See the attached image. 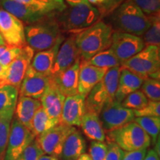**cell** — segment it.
<instances>
[{
  "label": "cell",
  "mask_w": 160,
  "mask_h": 160,
  "mask_svg": "<svg viewBox=\"0 0 160 160\" xmlns=\"http://www.w3.org/2000/svg\"><path fill=\"white\" fill-rule=\"evenodd\" d=\"M108 142L115 143L124 151L147 149L151 145V138L134 121L114 131L107 132Z\"/></svg>",
  "instance_id": "7"
},
{
  "label": "cell",
  "mask_w": 160,
  "mask_h": 160,
  "mask_svg": "<svg viewBox=\"0 0 160 160\" xmlns=\"http://www.w3.org/2000/svg\"><path fill=\"white\" fill-rule=\"evenodd\" d=\"M140 10L147 16L159 13L160 0H132Z\"/></svg>",
  "instance_id": "36"
},
{
  "label": "cell",
  "mask_w": 160,
  "mask_h": 160,
  "mask_svg": "<svg viewBox=\"0 0 160 160\" xmlns=\"http://www.w3.org/2000/svg\"><path fill=\"white\" fill-rule=\"evenodd\" d=\"M88 2L93 6H99V7H104V6H111L113 4L112 0H88Z\"/></svg>",
  "instance_id": "42"
},
{
  "label": "cell",
  "mask_w": 160,
  "mask_h": 160,
  "mask_svg": "<svg viewBox=\"0 0 160 160\" xmlns=\"http://www.w3.org/2000/svg\"><path fill=\"white\" fill-rule=\"evenodd\" d=\"M108 151L107 144L102 142L93 141L90 145L89 155L92 160H104Z\"/></svg>",
  "instance_id": "39"
},
{
  "label": "cell",
  "mask_w": 160,
  "mask_h": 160,
  "mask_svg": "<svg viewBox=\"0 0 160 160\" xmlns=\"http://www.w3.org/2000/svg\"><path fill=\"white\" fill-rule=\"evenodd\" d=\"M99 118L104 131L107 133L133 122L135 116L133 110L125 108L119 102L113 100L104 105Z\"/></svg>",
  "instance_id": "8"
},
{
  "label": "cell",
  "mask_w": 160,
  "mask_h": 160,
  "mask_svg": "<svg viewBox=\"0 0 160 160\" xmlns=\"http://www.w3.org/2000/svg\"><path fill=\"white\" fill-rule=\"evenodd\" d=\"M6 69H7V67H4V66H2L0 64V87L2 86L3 80L5 79Z\"/></svg>",
  "instance_id": "44"
},
{
  "label": "cell",
  "mask_w": 160,
  "mask_h": 160,
  "mask_svg": "<svg viewBox=\"0 0 160 160\" xmlns=\"http://www.w3.org/2000/svg\"><path fill=\"white\" fill-rule=\"evenodd\" d=\"M141 91L150 101L159 102L160 81L159 79L147 78L143 80L141 85Z\"/></svg>",
  "instance_id": "33"
},
{
  "label": "cell",
  "mask_w": 160,
  "mask_h": 160,
  "mask_svg": "<svg viewBox=\"0 0 160 160\" xmlns=\"http://www.w3.org/2000/svg\"><path fill=\"white\" fill-rule=\"evenodd\" d=\"M142 79H159L160 50L158 46H145L142 51L120 65Z\"/></svg>",
  "instance_id": "6"
},
{
  "label": "cell",
  "mask_w": 160,
  "mask_h": 160,
  "mask_svg": "<svg viewBox=\"0 0 160 160\" xmlns=\"http://www.w3.org/2000/svg\"><path fill=\"white\" fill-rule=\"evenodd\" d=\"M65 37H62L61 39L58 40V42L54 45L52 46L49 49L45 51H39L33 56L32 59L31 66L34 71L38 73L49 77L51 68L54 63L56 57H57L58 51L60 46L65 39Z\"/></svg>",
  "instance_id": "21"
},
{
  "label": "cell",
  "mask_w": 160,
  "mask_h": 160,
  "mask_svg": "<svg viewBox=\"0 0 160 160\" xmlns=\"http://www.w3.org/2000/svg\"><path fill=\"white\" fill-rule=\"evenodd\" d=\"M41 106V102L39 99L19 96L14 111L15 119L27 128L31 130L32 120Z\"/></svg>",
  "instance_id": "22"
},
{
  "label": "cell",
  "mask_w": 160,
  "mask_h": 160,
  "mask_svg": "<svg viewBox=\"0 0 160 160\" xmlns=\"http://www.w3.org/2000/svg\"><path fill=\"white\" fill-rule=\"evenodd\" d=\"M145 47L142 37L116 31L113 32L109 48L119 61L120 65Z\"/></svg>",
  "instance_id": "9"
},
{
  "label": "cell",
  "mask_w": 160,
  "mask_h": 160,
  "mask_svg": "<svg viewBox=\"0 0 160 160\" xmlns=\"http://www.w3.org/2000/svg\"><path fill=\"white\" fill-rule=\"evenodd\" d=\"M5 45V42H4V40L2 39V37L1 34H0V45Z\"/></svg>",
  "instance_id": "48"
},
{
  "label": "cell",
  "mask_w": 160,
  "mask_h": 160,
  "mask_svg": "<svg viewBox=\"0 0 160 160\" xmlns=\"http://www.w3.org/2000/svg\"><path fill=\"white\" fill-rule=\"evenodd\" d=\"M143 80L128 69L121 68L117 89L115 93L114 99L116 101L121 103L128 95L138 91L141 88Z\"/></svg>",
  "instance_id": "23"
},
{
  "label": "cell",
  "mask_w": 160,
  "mask_h": 160,
  "mask_svg": "<svg viewBox=\"0 0 160 160\" xmlns=\"http://www.w3.org/2000/svg\"><path fill=\"white\" fill-rule=\"evenodd\" d=\"M75 130L74 127L59 123L35 138V140L44 154L59 158L66 138Z\"/></svg>",
  "instance_id": "10"
},
{
  "label": "cell",
  "mask_w": 160,
  "mask_h": 160,
  "mask_svg": "<svg viewBox=\"0 0 160 160\" xmlns=\"http://www.w3.org/2000/svg\"><path fill=\"white\" fill-rule=\"evenodd\" d=\"M48 79L49 77L38 73L30 65L19 86V95L39 100L45 91Z\"/></svg>",
  "instance_id": "16"
},
{
  "label": "cell",
  "mask_w": 160,
  "mask_h": 160,
  "mask_svg": "<svg viewBox=\"0 0 160 160\" xmlns=\"http://www.w3.org/2000/svg\"><path fill=\"white\" fill-rule=\"evenodd\" d=\"M85 97L79 94L66 97L62 110L60 123L71 126H80L85 113Z\"/></svg>",
  "instance_id": "17"
},
{
  "label": "cell",
  "mask_w": 160,
  "mask_h": 160,
  "mask_svg": "<svg viewBox=\"0 0 160 160\" xmlns=\"http://www.w3.org/2000/svg\"><path fill=\"white\" fill-rule=\"evenodd\" d=\"M143 160H159V154L155 150L151 149L147 152Z\"/></svg>",
  "instance_id": "43"
},
{
  "label": "cell",
  "mask_w": 160,
  "mask_h": 160,
  "mask_svg": "<svg viewBox=\"0 0 160 160\" xmlns=\"http://www.w3.org/2000/svg\"><path fill=\"white\" fill-rule=\"evenodd\" d=\"M34 139L35 137L31 130L25 127L15 118L12 119L4 160H17Z\"/></svg>",
  "instance_id": "11"
},
{
  "label": "cell",
  "mask_w": 160,
  "mask_h": 160,
  "mask_svg": "<svg viewBox=\"0 0 160 160\" xmlns=\"http://www.w3.org/2000/svg\"><path fill=\"white\" fill-rule=\"evenodd\" d=\"M19 97V88L11 85L0 87V119L12 121Z\"/></svg>",
  "instance_id": "24"
},
{
  "label": "cell",
  "mask_w": 160,
  "mask_h": 160,
  "mask_svg": "<svg viewBox=\"0 0 160 160\" xmlns=\"http://www.w3.org/2000/svg\"><path fill=\"white\" fill-rule=\"evenodd\" d=\"M75 36L71 34L62 43L49 77H56L71 67L80 58L79 51L75 43Z\"/></svg>",
  "instance_id": "14"
},
{
  "label": "cell",
  "mask_w": 160,
  "mask_h": 160,
  "mask_svg": "<svg viewBox=\"0 0 160 160\" xmlns=\"http://www.w3.org/2000/svg\"><path fill=\"white\" fill-rule=\"evenodd\" d=\"M65 97L58 87L53 78L49 77L48 83L40 99L42 107L51 119L60 123L62 110Z\"/></svg>",
  "instance_id": "15"
},
{
  "label": "cell",
  "mask_w": 160,
  "mask_h": 160,
  "mask_svg": "<svg viewBox=\"0 0 160 160\" xmlns=\"http://www.w3.org/2000/svg\"><path fill=\"white\" fill-rule=\"evenodd\" d=\"M134 122L149 136L152 145L157 143L160 131L159 117H135Z\"/></svg>",
  "instance_id": "30"
},
{
  "label": "cell",
  "mask_w": 160,
  "mask_h": 160,
  "mask_svg": "<svg viewBox=\"0 0 160 160\" xmlns=\"http://www.w3.org/2000/svg\"><path fill=\"white\" fill-rule=\"evenodd\" d=\"M113 23L117 31L142 37L151 24V16H147L132 0L122 4L113 13Z\"/></svg>",
  "instance_id": "4"
},
{
  "label": "cell",
  "mask_w": 160,
  "mask_h": 160,
  "mask_svg": "<svg viewBox=\"0 0 160 160\" xmlns=\"http://www.w3.org/2000/svg\"><path fill=\"white\" fill-rule=\"evenodd\" d=\"M57 14L43 18L25 27L26 43L34 51L49 49L64 37L55 18Z\"/></svg>",
  "instance_id": "3"
},
{
  "label": "cell",
  "mask_w": 160,
  "mask_h": 160,
  "mask_svg": "<svg viewBox=\"0 0 160 160\" xmlns=\"http://www.w3.org/2000/svg\"><path fill=\"white\" fill-rule=\"evenodd\" d=\"M77 160H92L91 156L89 155V153H84L83 154H82L80 157L78 158Z\"/></svg>",
  "instance_id": "47"
},
{
  "label": "cell",
  "mask_w": 160,
  "mask_h": 160,
  "mask_svg": "<svg viewBox=\"0 0 160 160\" xmlns=\"http://www.w3.org/2000/svg\"><path fill=\"white\" fill-rule=\"evenodd\" d=\"M147 152V149L136 150V151H124V154L122 160H143Z\"/></svg>",
  "instance_id": "41"
},
{
  "label": "cell",
  "mask_w": 160,
  "mask_h": 160,
  "mask_svg": "<svg viewBox=\"0 0 160 160\" xmlns=\"http://www.w3.org/2000/svg\"><path fill=\"white\" fill-rule=\"evenodd\" d=\"M33 56L34 51L28 45L22 48L19 55L7 67L5 79L1 87L11 85L19 88L26 71L31 65Z\"/></svg>",
  "instance_id": "13"
},
{
  "label": "cell",
  "mask_w": 160,
  "mask_h": 160,
  "mask_svg": "<svg viewBox=\"0 0 160 160\" xmlns=\"http://www.w3.org/2000/svg\"><path fill=\"white\" fill-rule=\"evenodd\" d=\"M38 160H59V159L57 157H53V156L42 154Z\"/></svg>",
  "instance_id": "46"
},
{
  "label": "cell",
  "mask_w": 160,
  "mask_h": 160,
  "mask_svg": "<svg viewBox=\"0 0 160 160\" xmlns=\"http://www.w3.org/2000/svg\"><path fill=\"white\" fill-rule=\"evenodd\" d=\"M145 46H158L160 44V17L159 13L151 16V24L144 33L142 38Z\"/></svg>",
  "instance_id": "31"
},
{
  "label": "cell",
  "mask_w": 160,
  "mask_h": 160,
  "mask_svg": "<svg viewBox=\"0 0 160 160\" xmlns=\"http://www.w3.org/2000/svg\"><path fill=\"white\" fill-rule=\"evenodd\" d=\"M108 70L100 68L88 64L80 59L78 79V93L87 97L89 92L105 77Z\"/></svg>",
  "instance_id": "18"
},
{
  "label": "cell",
  "mask_w": 160,
  "mask_h": 160,
  "mask_svg": "<svg viewBox=\"0 0 160 160\" xmlns=\"http://www.w3.org/2000/svg\"><path fill=\"white\" fill-rule=\"evenodd\" d=\"M113 28L103 21H98L75 36V43L83 61H88L100 52L108 49Z\"/></svg>",
  "instance_id": "1"
},
{
  "label": "cell",
  "mask_w": 160,
  "mask_h": 160,
  "mask_svg": "<svg viewBox=\"0 0 160 160\" xmlns=\"http://www.w3.org/2000/svg\"><path fill=\"white\" fill-rule=\"evenodd\" d=\"M135 117H159L160 102L148 100L147 105L139 110H133Z\"/></svg>",
  "instance_id": "35"
},
{
  "label": "cell",
  "mask_w": 160,
  "mask_h": 160,
  "mask_svg": "<svg viewBox=\"0 0 160 160\" xmlns=\"http://www.w3.org/2000/svg\"><path fill=\"white\" fill-rule=\"evenodd\" d=\"M80 59L81 58L78 59L71 67L62 72L56 77H52L54 79L60 91L65 97L78 93Z\"/></svg>",
  "instance_id": "20"
},
{
  "label": "cell",
  "mask_w": 160,
  "mask_h": 160,
  "mask_svg": "<svg viewBox=\"0 0 160 160\" xmlns=\"http://www.w3.org/2000/svg\"><path fill=\"white\" fill-rule=\"evenodd\" d=\"M0 34L5 45L22 48L27 45L22 21L0 8Z\"/></svg>",
  "instance_id": "12"
},
{
  "label": "cell",
  "mask_w": 160,
  "mask_h": 160,
  "mask_svg": "<svg viewBox=\"0 0 160 160\" xmlns=\"http://www.w3.org/2000/svg\"><path fill=\"white\" fill-rule=\"evenodd\" d=\"M11 121L0 119V160H4L7 148Z\"/></svg>",
  "instance_id": "37"
},
{
  "label": "cell",
  "mask_w": 160,
  "mask_h": 160,
  "mask_svg": "<svg viewBox=\"0 0 160 160\" xmlns=\"http://www.w3.org/2000/svg\"><path fill=\"white\" fill-rule=\"evenodd\" d=\"M22 5L40 10L48 14H56L64 11L67 6L64 0H13Z\"/></svg>",
  "instance_id": "28"
},
{
  "label": "cell",
  "mask_w": 160,
  "mask_h": 160,
  "mask_svg": "<svg viewBox=\"0 0 160 160\" xmlns=\"http://www.w3.org/2000/svg\"><path fill=\"white\" fill-rule=\"evenodd\" d=\"M59 124L54 119H51L41 106L36 112L32 120L31 131L35 138H37Z\"/></svg>",
  "instance_id": "27"
},
{
  "label": "cell",
  "mask_w": 160,
  "mask_h": 160,
  "mask_svg": "<svg viewBox=\"0 0 160 160\" xmlns=\"http://www.w3.org/2000/svg\"><path fill=\"white\" fill-rule=\"evenodd\" d=\"M85 141L77 129L68 136L60 157L62 160H77L85 152Z\"/></svg>",
  "instance_id": "25"
},
{
  "label": "cell",
  "mask_w": 160,
  "mask_h": 160,
  "mask_svg": "<svg viewBox=\"0 0 160 160\" xmlns=\"http://www.w3.org/2000/svg\"><path fill=\"white\" fill-rule=\"evenodd\" d=\"M65 2L68 4L70 7H72V6H75L85 2H88V0H65Z\"/></svg>",
  "instance_id": "45"
},
{
  "label": "cell",
  "mask_w": 160,
  "mask_h": 160,
  "mask_svg": "<svg viewBox=\"0 0 160 160\" xmlns=\"http://www.w3.org/2000/svg\"><path fill=\"white\" fill-rule=\"evenodd\" d=\"M22 48L7 45H0V64L8 67L19 55Z\"/></svg>",
  "instance_id": "34"
},
{
  "label": "cell",
  "mask_w": 160,
  "mask_h": 160,
  "mask_svg": "<svg viewBox=\"0 0 160 160\" xmlns=\"http://www.w3.org/2000/svg\"><path fill=\"white\" fill-rule=\"evenodd\" d=\"M148 99L139 90L128 95L122 100L121 104L125 108L131 110H139L147 105Z\"/></svg>",
  "instance_id": "32"
},
{
  "label": "cell",
  "mask_w": 160,
  "mask_h": 160,
  "mask_svg": "<svg viewBox=\"0 0 160 160\" xmlns=\"http://www.w3.org/2000/svg\"><path fill=\"white\" fill-rule=\"evenodd\" d=\"M59 28L62 32L77 34L99 21L101 13L88 2L72 6L57 14Z\"/></svg>",
  "instance_id": "2"
},
{
  "label": "cell",
  "mask_w": 160,
  "mask_h": 160,
  "mask_svg": "<svg viewBox=\"0 0 160 160\" xmlns=\"http://www.w3.org/2000/svg\"><path fill=\"white\" fill-rule=\"evenodd\" d=\"M50 1H51V0H50Z\"/></svg>",
  "instance_id": "50"
},
{
  "label": "cell",
  "mask_w": 160,
  "mask_h": 160,
  "mask_svg": "<svg viewBox=\"0 0 160 160\" xmlns=\"http://www.w3.org/2000/svg\"><path fill=\"white\" fill-rule=\"evenodd\" d=\"M0 6L5 11L27 25H31L49 16L55 15L48 14L42 11L22 5L13 0H0Z\"/></svg>",
  "instance_id": "19"
},
{
  "label": "cell",
  "mask_w": 160,
  "mask_h": 160,
  "mask_svg": "<svg viewBox=\"0 0 160 160\" xmlns=\"http://www.w3.org/2000/svg\"><path fill=\"white\" fill-rule=\"evenodd\" d=\"M80 126L86 137L93 141L105 142V132L100 122L99 115L93 112H85L81 119Z\"/></svg>",
  "instance_id": "26"
},
{
  "label": "cell",
  "mask_w": 160,
  "mask_h": 160,
  "mask_svg": "<svg viewBox=\"0 0 160 160\" xmlns=\"http://www.w3.org/2000/svg\"><path fill=\"white\" fill-rule=\"evenodd\" d=\"M120 69V67H115L108 70L103 79L89 92L85 98V112L99 115L105 104L115 100Z\"/></svg>",
  "instance_id": "5"
},
{
  "label": "cell",
  "mask_w": 160,
  "mask_h": 160,
  "mask_svg": "<svg viewBox=\"0 0 160 160\" xmlns=\"http://www.w3.org/2000/svg\"><path fill=\"white\" fill-rule=\"evenodd\" d=\"M112 1L113 2V3H115V2H117L118 1H120V0H112Z\"/></svg>",
  "instance_id": "49"
},
{
  "label": "cell",
  "mask_w": 160,
  "mask_h": 160,
  "mask_svg": "<svg viewBox=\"0 0 160 160\" xmlns=\"http://www.w3.org/2000/svg\"><path fill=\"white\" fill-rule=\"evenodd\" d=\"M85 62L91 65L106 70L120 67L119 61L110 48L100 52Z\"/></svg>",
  "instance_id": "29"
},
{
  "label": "cell",
  "mask_w": 160,
  "mask_h": 160,
  "mask_svg": "<svg viewBox=\"0 0 160 160\" xmlns=\"http://www.w3.org/2000/svg\"><path fill=\"white\" fill-rule=\"evenodd\" d=\"M107 146L108 151L104 160H122L124 151L112 142H108Z\"/></svg>",
  "instance_id": "40"
},
{
  "label": "cell",
  "mask_w": 160,
  "mask_h": 160,
  "mask_svg": "<svg viewBox=\"0 0 160 160\" xmlns=\"http://www.w3.org/2000/svg\"><path fill=\"white\" fill-rule=\"evenodd\" d=\"M42 154L44 153L34 139L26 148L17 160H38Z\"/></svg>",
  "instance_id": "38"
}]
</instances>
